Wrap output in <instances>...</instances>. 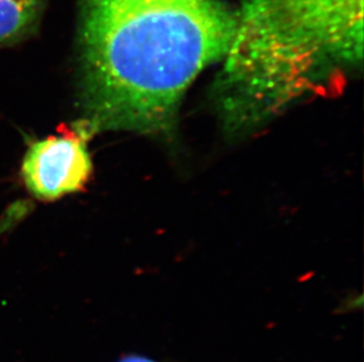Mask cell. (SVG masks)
<instances>
[{
  "label": "cell",
  "mask_w": 364,
  "mask_h": 362,
  "mask_svg": "<svg viewBox=\"0 0 364 362\" xmlns=\"http://www.w3.org/2000/svg\"><path fill=\"white\" fill-rule=\"evenodd\" d=\"M80 106L93 134L175 133L186 89L227 55L222 0H80Z\"/></svg>",
  "instance_id": "1"
},
{
  "label": "cell",
  "mask_w": 364,
  "mask_h": 362,
  "mask_svg": "<svg viewBox=\"0 0 364 362\" xmlns=\"http://www.w3.org/2000/svg\"><path fill=\"white\" fill-rule=\"evenodd\" d=\"M216 87L228 131L251 133L363 59V0H237Z\"/></svg>",
  "instance_id": "2"
},
{
  "label": "cell",
  "mask_w": 364,
  "mask_h": 362,
  "mask_svg": "<svg viewBox=\"0 0 364 362\" xmlns=\"http://www.w3.org/2000/svg\"><path fill=\"white\" fill-rule=\"evenodd\" d=\"M92 131L85 120L59 127L57 136L30 144L21 164L28 193L41 202H55L82 191L92 175L87 141Z\"/></svg>",
  "instance_id": "3"
},
{
  "label": "cell",
  "mask_w": 364,
  "mask_h": 362,
  "mask_svg": "<svg viewBox=\"0 0 364 362\" xmlns=\"http://www.w3.org/2000/svg\"><path fill=\"white\" fill-rule=\"evenodd\" d=\"M43 0H0V48L21 40L41 13Z\"/></svg>",
  "instance_id": "4"
},
{
  "label": "cell",
  "mask_w": 364,
  "mask_h": 362,
  "mask_svg": "<svg viewBox=\"0 0 364 362\" xmlns=\"http://www.w3.org/2000/svg\"><path fill=\"white\" fill-rule=\"evenodd\" d=\"M118 362H161L157 361V360L151 359V358H149V356H129L127 358H124V359L119 360Z\"/></svg>",
  "instance_id": "5"
}]
</instances>
